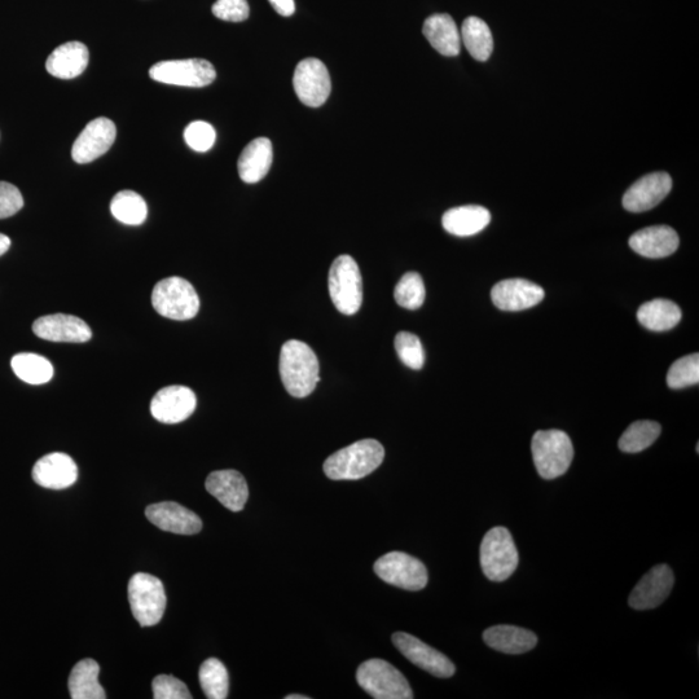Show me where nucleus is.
Masks as SVG:
<instances>
[{"instance_id": "obj_13", "label": "nucleus", "mask_w": 699, "mask_h": 699, "mask_svg": "<svg viewBox=\"0 0 699 699\" xmlns=\"http://www.w3.org/2000/svg\"><path fill=\"white\" fill-rule=\"evenodd\" d=\"M674 584V571L670 566H655L633 588L628 604L635 610L658 608L670 596Z\"/></svg>"}, {"instance_id": "obj_33", "label": "nucleus", "mask_w": 699, "mask_h": 699, "mask_svg": "<svg viewBox=\"0 0 699 699\" xmlns=\"http://www.w3.org/2000/svg\"><path fill=\"white\" fill-rule=\"evenodd\" d=\"M661 432L662 428L658 422L646 420L633 422L619 439V450L626 454H637L652 446Z\"/></svg>"}, {"instance_id": "obj_39", "label": "nucleus", "mask_w": 699, "mask_h": 699, "mask_svg": "<svg viewBox=\"0 0 699 699\" xmlns=\"http://www.w3.org/2000/svg\"><path fill=\"white\" fill-rule=\"evenodd\" d=\"M153 698L156 699H191L187 685L170 675H160L153 680Z\"/></svg>"}, {"instance_id": "obj_27", "label": "nucleus", "mask_w": 699, "mask_h": 699, "mask_svg": "<svg viewBox=\"0 0 699 699\" xmlns=\"http://www.w3.org/2000/svg\"><path fill=\"white\" fill-rule=\"evenodd\" d=\"M422 33L439 54L448 57L460 54L461 35L450 15L439 13L430 16L425 21Z\"/></svg>"}, {"instance_id": "obj_1", "label": "nucleus", "mask_w": 699, "mask_h": 699, "mask_svg": "<svg viewBox=\"0 0 699 699\" xmlns=\"http://www.w3.org/2000/svg\"><path fill=\"white\" fill-rule=\"evenodd\" d=\"M318 356L298 340L285 342L280 353V376L284 388L294 398H306L320 381Z\"/></svg>"}, {"instance_id": "obj_9", "label": "nucleus", "mask_w": 699, "mask_h": 699, "mask_svg": "<svg viewBox=\"0 0 699 699\" xmlns=\"http://www.w3.org/2000/svg\"><path fill=\"white\" fill-rule=\"evenodd\" d=\"M377 577L391 586L421 591L428 586V570L420 560L403 552H390L378 558L375 566Z\"/></svg>"}, {"instance_id": "obj_4", "label": "nucleus", "mask_w": 699, "mask_h": 699, "mask_svg": "<svg viewBox=\"0 0 699 699\" xmlns=\"http://www.w3.org/2000/svg\"><path fill=\"white\" fill-rule=\"evenodd\" d=\"M481 567L491 582H504L516 571L520 556L513 536L505 527H494L482 540Z\"/></svg>"}, {"instance_id": "obj_8", "label": "nucleus", "mask_w": 699, "mask_h": 699, "mask_svg": "<svg viewBox=\"0 0 699 699\" xmlns=\"http://www.w3.org/2000/svg\"><path fill=\"white\" fill-rule=\"evenodd\" d=\"M129 601L140 626H155L161 622L166 609L164 584L151 574H135L129 582Z\"/></svg>"}, {"instance_id": "obj_3", "label": "nucleus", "mask_w": 699, "mask_h": 699, "mask_svg": "<svg viewBox=\"0 0 699 699\" xmlns=\"http://www.w3.org/2000/svg\"><path fill=\"white\" fill-rule=\"evenodd\" d=\"M531 451L536 470L544 479L564 476L574 459L573 443L562 430L536 432L531 442Z\"/></svg>"}, {"instance_id": "obj_23", "label": "nucleus", "mask_w": 699, "mask_h": 699, "mask_svg": "<svg viewBox=\"0 0 699 699\" xmlns=\"http://www.w3.org/2000/svg\"><path fill=\"white\" fill-rule=\"evenodd\" d=\"M89 65V50L81 42H68L56 48L46 61L47 72L56 78L81 76Z\"/></svg>"}, {"instance_id": "obj_15", "label": "nucleus", "mask_w": 699, "mask_h": 699, "mask_svg": "<svg viewBox=\"0 0 699 699\" xmlns=\"http://www.w3.org/2000/svg\"><path fill=\"white\" fill-rule=\"evenodd\" d=\"M196 406V395L187 386H167L153 397L151 413L164 424H179L195 412Z\"/></svg>"}, {"instance_id": "obj_42", "label": "nucleus", "mask_w": 699, "mask_h": 699, "mask_svg": "<svg viewBox=\"0 0 699 699\" xmlns=\"http://www.w3.org/2000/svg\"><path fill=\"white\" fill-rule=\"evenodd\" d=\"M274 10L279 13V15L288 17L292 16L294 11H296V3L294 0H268Z\"/></svg>"}, {"instance_id": "obj_17", "label": "nucleus", "mask_w": 699, "mask_h": 699, "mask_svg": "<svg viewBox=\"0 0 699 699\" xmlns=\"http://www.w3.org/2000/svg\"><path fill=\"white\" fill-rule=\"evenodd\" d=\"M544 290L539 285L525 279L500 281L491 290L494 305L503 311L531 309L544 300Z\"/></svg>"}, {"instance_id": "obj_36", "label": "nucleus", "mask_w": 699, "mask_h": 699, "mask_svg": "<svg viewBox=\"0 0 699 699\" xmlns=\"http://www.w3.org/2000/svg\"><path fill=\"white\" fill-rule=\"evenodd\" d=\"M699 384V355L692 354L676 360L667 373L671 389H684Z\"/></svg>"}, {"instance_id": "obj_6", "label": "nucleus", "mask_w": 699, "mask_h": 699, "mask_svg": "<svg viewBox=\"0 0 699 699\" xmlns=\"http://www.w3.org/2000/svg\"><path fill=\"white\" fill-rule=\"evenodd\" d=\"M333 305L344 315H355L363 302V281L358 263L350 256L334 259L328 276Z\"/></svg>"}, {"instance_id": "obj_21", "label": "nucleus", "mask_w": 699, "mask_h": 699, "mask_svg": "<svg viewBox=\"0 0 699 699\" xmlns=\"http://www.w3.org/2000/svg\"><path fill=\"white\" fill-rule=\"evenodd\" d=\"M206 490L232 512L243 511L249 498L248 483L236 470H218L206 479Z\"/></svg>"}, {"instance_id": "obj_22", "label": "nucleus", "mask_w": 699, "mask_h": 699, "mask_svg": "<svg viewBox=\"0 0 699 699\" xmlns=\"http://www.w3.org/2000/svg\"><path fill=\"white\" fill-rule=\"evenodd\" d=\"M680 239L670 226H652L633 233L630 246L633 252L645 258H666L679 248Z\"/></svg>"}, {"instance_id": "obj_35", "label": "nucleus", "mask_w": 699, "mask_h": 699, "mask_svg": "<svg viewBox=\"0 0 699 699\" xmlns=\"http://www.w3.org/2000/svg\"><path fill=\"white\" fill-rule=\"evenodd\" d=\"M426 290L424 280L417 272H408L399 280L394 290V298L400 307L417 310L424 305Z\"/></svg>"}, {"instance_id": "obj_18", "label": "nucleus", "mask_w": 699, "mask_h": 699, "mask_svg": "<svg viewBox=\"0 0 699 699\" xmlns=\"http://www.w3.org/2000/svg\"><path fill=\"white\" fill-rule=\"evenodd\" d=\"M672 179L667 173H653L637 180L623 197L624 209L644 213L661 204L671 192Z\"/></svg>"}, {"instance_id": "obj_5", "label": "nucleus", "mask_w": 699, "mask_h": 699, "mask_svg": "<svg viewBox=\"0 0 699 699\" xmlns=\"http://www.w3.org/2000/svg\"><path fill=\"white\" fill-rule=\"evenodd\" d=\"M152 305L164 318L183 322L199 314L200 298L189 281L173 276L156 284Z\"/></svg>"}, {"instance_id": "obj_11", "label": "nucleus", "mask_w": 699, "mask_h": 699, "mask_svg": "<svg viewBox=\"0 0 699 699\" xmlns=\"http://www.w3.org/2000/svg\"><path fill=\"white\" fill-rule=\"evenodd\" d=\"M293 86L298 99L311 108L322 107L332 91L331 76L327 67L314 57L302 60L297 65Z\"/></svg>"}, {"instance_id": "obj_12", "label": "nucleus", "mask_w": 699, "mask_h": 699, "mask_svg": "<svg viewBox=\"0 0 699 699\" xmlns=\"http://www.w3.org/2000/svg\"><path fill=\"white\" fill-rule=\"evenodd\" d=\"M391 639H393L395 648L421 670L429 672L430 675L441 677V679L455 675L456 668L450 658L433 649L432 646L422 643L410 633L397 632Z\"/></svg>"}, {"instance_id": "obj_2", "label": "nucleus", "mask_w": 699, "mask_h": 699, "mask_svg": "<svg viewBox=\"0 0 699 699\" xmlns=\"http://www.w3.org/2000/svg\"><path fill=\"white\" fill-rule=\"evenodd\" d=\"M384 459L382 444L375 439H364L329 456L324 463V473L333 481H355L375 472Z\"/></svg>"}, {"instance_id": "obj_44", "label": "nucleus", "mask_w": 699, "mask_h": 699, "mask_svg": "<svg viewBox=\"0 0 699 699\" xmlns=\"http://www.w3.org/2000/svg\"><path fill=\"white\" fill-rule=\"evenodd\" d=\"M285 699H310V697L298 696V694H290V696L285 697Z\"/></svg>"}, {"instance_id": "obj_31", "label": "nucleus", "mask_w": 699, "mask_h": 699, "mask_svg": "<svg viewBox=\"0 0 699 699\" xmlns=\"http://www.w3.org/2000/svg\"><path fill=\"white\" fill-rule=\"evenodd\" d=\"M11 366L15 375L30 385H43L54 377V366L45 356L21 353L13 356Z\"/></svg>"}, {"instance_id": "obj_25", "label": "nucleus", "mask_w": 699, "mask_h": 699, "mask_svg": "<svg viewBox=\"0 0 699 699\" xmlns=\"http://www.w3.org/2000/svg\"><path fill=\"white\" fill-rule=\"evenodd\" d=\"M483 640L490 648L505 654L527 653L538 644L534 632L508 624L489 628L483 632Z\"/></svg>"}, {"instance_id": "obj_28", "label": "nucleus", "mask_w": 699, "mask_h": 699, "mask_svg": "<svg viewBox=\"0 0 699 699\" xmlns=\"http://www.w3.org/2000/svg\"><path fill=\"white\" fill-rule=\"evenodd\" d=\"M100 667L94 659H83L74 666L69 677L70 697L73 699H104L105 690L99 683Z\"/></svg>"}, {"instance_id": "obj_29", "label": "nucleus", "mask_w": 699, "mask_h": 699, "mask_svg": "<svg viewBox=\"0 0 699 699\" xmlns=\"http://www.w3.org/2000/svg\"><path fill=\"white\" fill-rule=\"evenodd\" d=\"M681 316L683 314L675 302L662 298L644 303L637 311L640 324L654 332L670 331L680 323Z\"/></svg>"}, {"instance_id": "obj_34", "label": "nucleus", "mask_w": 699, "mask_h": 699, "mask_svg": "<svg viewBox=\"0 0 699 699\" xmlns=\"http://www.w3.org/2000/svg\"><path fill=\"white\" fill-rule=\"evenodd\" d=\"M200 684L209 699H226L230 689L227 668L218 659L210 658L200 667Z\"/></svg>"}, {"instance_id": "obj_19", "label": "nucleus", "mask_w": 699, "mask_h": 699, "mask_svg": "<svg viewBox=\"0 0 699 699\" xmlns=\"http://www.w3.org/2000/svg\"><path fill=\"white\" fill-rule=\"evenodd\" d=\"M145 516L158 529L167 533L196 535L202 530L201 518L173 501L149 505Z\"/></svg>"}, {"instance_id": "obj_10", "label": "nucleus", "mask_w": 699, "mask_h": 699, "mask_svg": "<svg viewBox=\"0 0 699 699\" xmlns=\"http://www.w3.org/2000/svg\"><path fill=\"white\" fill-rule=\"evenodd\" d=\"M153 81L182 87H205L215 81L213 64L202 59L161 61L149 69Z\"/></svg>"}, {"instance_id": "obj_16", "label": "nucleus", "mask_w": 699, "mask_h": 699, "mask_svg": "<svg viewBox=\"0 0 699 699\" xmlns=\"http://www.w3.org/2000/svg\"><path fill=\"white\" fill-rule=\"evenodd\" d=\"M33 332L42 340L69 344H83L92 337L89 325L77 316L67 314L42 316L35 320Z\"/></svg>"}, {"instance_id": "obj_30", "label": "nucleus", "mask_w": 699, "mask_h": 699, "mask_svg": "<svg viewBox=\"0 0 699 699\" xmlns=\"http://www.w3.org/2000/svg\"><path fill=\"white\" fill-rule=\"evenodd\" d=\"M461 42L474 60L487 61L494 51V38L489 25L479 17H468L461 26Z\"/></svg>"}, {"instance_id": "obj_7", "label": "nucleus", "mask_w": 699, "mask_h": 699, "mask_svg": "<svg viewBox=\"0 0 699 699\" xmlns=\"http://www.w3.org/2000/svg\"><path fill=\"white\" fill-rule=\"evenodd\" d=\"M360 688L376 699H411L413 692L406 677L382 659L362 663L356 672Z\"/></svg>"}, {"instance_id": "obj_43", "label": "nucleus", "mask_w": 699, "mask_h": 699, "mask_svg": "<svg viewBox=\"0 0 699 699\" xmlns=\"http://www.w3.org/2000/svg\"><path fill=\"white\" fill-rule=\"evenodd\" d=\"M11 248V239L10 237L3 235V233H0V257L3 256V254H6L8 252V249Z\"/></svg>"}, {"instance_id": "obj_24", "label": "nucleus", "mask_w": 699, "mask_h": 699, "mask_svg": "<svg viewBox=\"0 0 699 699\" xmlns=\"http://www.w3.org/2000/svg\"><path fill=\"white\" fill-rule=\"evenodd\" d=\"M272 160H274V152H272L270 139L252 140L246 145L237 162L241 180L249 184L261 182L270 171Z\"/></svg>"}, {"instance_id": "obj_20", "label": "nucleus", "mask_w": 699, "mask_h": 699, "mask_svg": "<svg viewBox=\"0 0 699 699\" xmlns=\"http://www.w3.org/2000/svg\"><path fill=\"white\" fill-rule=\"evenodd\" d=\"M33 479L37 485L45 489H68L77 482L78 466L69 455L54 452V454L43 456L35 463Z\"/></svg>"}, {"instance_id": "obj_37", "label": "nucleus", "mask_w": 699, "mask_h": 699, "mask_svg": "<svg viewBox=\"0 0 699 699\" xmlns=\"http://www.w3.org/2000/svg\"><path fill=\"white\" fill-rule=\"evenodd\" d=\"M395 350L404 366L419 371L425 364V351L420 338L410 332H400L395 337Z\"/></svg>"}, {"instance_id": "obj_38", "label": "nucleus", "mask_w": 699, "mask_h": 699, "mask_svg": "<svg viewBox=\"0 0 699 699\" xmlns=\"http://www.w3.org/2000/svg\"><path fill=\"white\" fill-rule=\"evenodd\" d=\"M217 139L214 127L208 122L195 121L189 123L184 130V140L189 148L196 152H208L213 148Z\"/></svg>"}, {"instance_id": "obj_26", "label": "nucleus", "mask_w": 699, "mask_h": 699, "mask_svg": "<svg viewBox=\"0 0 699 699\" xmlns=\"http://www.w3.org/2000/svg\"><path fill=\"white\" fill-rule=\"evenodd\" d=\"M491 222L490 211L483 206L466 205L446 211L442 218L444 230L451 235L468 237L485 230Z\"/></svg>"}, {"instance_id": "obj_40", "label": "nucleus", "mask_w": 699, "mask_h": 699, "mask_svg": "<svg viewBox=\"0 0 699 699\" xmlns=\"http://www.w3.org/2000/svg\"><path fill=\"white\" fill-rule=\"evenodd\" d=\"M213 15L219 20L241 23L249 17V4L246 0H217L213 4Z\"/></svg>"}, {"instance_id": "obj_14", "label": "nucleus", "mask_w": 699, "mask_h": 699, "mask_svg": "<svg viewBox=\"0 0 699 699\" xmlns=\"http://www.w3.org/2000/svg\"><path fill=\"white\" fill-rule=\"evenodd\" d=\"M116 125L105 117L95 118L73 144L72 157L77 164H90L111 149L116 140Z\"/></svg>"}, {"instance_id": "obj_41", "label": "nucleus", "mask_w": 699, "mask_h": 699, "mask_svg": "<svg viewBox=\"0 0 699 699\" xmlns=\"http://www.w3.org/2000/svg\"><path fill=\"white\" fill-rule=\"evenodd\" d=\"M24 206L20 189L11 183L0 182V219L10 218Z\"/></svg>"}, {"instance_id": "obj_32", "label": "nucleus", "mask_w": 699, "mask_h": 699, "mask_svg": "<svg viewBox=\"0 0 699 699\" xmlns=\"http://www.w3.org/2000/svg\"><path fill=\"white\" fill-rule=\"evenodd\" d=\"M113 217L127 226H140L148 217L147 202L134 191H121L111 202Z\"/></svg>"}]
</instances>
